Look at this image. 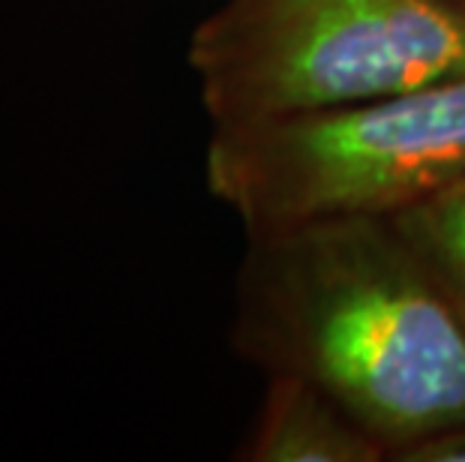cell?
<instances>
[{"mask_svg": "<svg viewBox=\"0 0 465 462\" xmlns=\"http://www.w3.org/2000/svg\"><path fill=\"white\" fill-rule=\"evenodd\" d=\"M232 339L310 381L388 459L465 424V312L384 216L246 234Z\"/></svg>", "mask_w": 465, "mask_h": 462, "instance_id": "1", "label": "cell"}, {"mask_svg": "<svg viewBox=\"0 0 465 462\" xmlns=\"http://www.w3.org/2000/svg\"><path fill=\"white\" fill-rule=\"evenodd\" d=\"M213 126L465 75V0H225L190 39Z\"/></svg>", "mask_w": 465, "mask_h": 462, "instance_id": "2", "label": "cell"}, {"mask_svg": "<svg viewBox=\"0 0 465 462\" xmlns=\"http://www.w3.org/2000/svg\"><path fill=\"white\" fill-rule=\"evenodd\" d=\"M465 174V75L271 121L213 126L204 178L246 234L393 216Z\"/></svg>", "mask_w": 465, "mask_h": 462, "instance_id": "3", "label": "cell"}, {"mask_svg": "<svg viewBox=\"0 0 465 462\" xmlns=\"http://www.w3.org/2000/svg\"><path fill=\"white\" fill-rule=\"evenodd\" d=\"M237 457L250 462H384L388 450L310 381L267 376L259 420Z\"/></svg>", "mask_w": 465, "mask_h": 462, "instance_id": "4", "label": "cell"}, {"mask_svg": "<svg viewBox=\"0 0 465 462\" xmlns=\"http://www.w3.org/2000/svg\"><path fill=\"white\" fill-rule=\"evenodd\" d=\"M388 220L465 312V174Z\"/></svg>", "mask_w": 465, "mask_h": 462, "instance_id": "5", "label": "cell"}, {"mask_svg": "<svg viewBox=\"0 0 465 462\" xmlns=\"http://www.w3.org/2000/svg\"><path fill=\"white\" fill-rule=\"evenodd\" d=\"M391 459L393 462H465V424L432 432V436L397 450Z\"/></svg>", "mask_w": 465, "mask_h": 462, "instance_id": "6", "label": "cell"}]
</instances>
